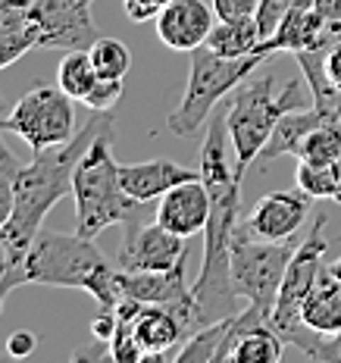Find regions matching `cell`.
<instances>
[{
	"label": "cell",
	"mask_w": 341,
	"mask_h": 363,
	"mask_svg": "<svg viewBox=\"0 0 341 363\" xmlns=\"http://www.w3.org/2000/svg\"><path fill=\"white\" fill-rule=\"evenodd\" d=\"M225 110H213L210 132L201 147V179L210 188V223L203 229V263L191 282L201 323L229 320L238 313V291L232 285V238L241 225V179L229 154Z\"/></svg>",
	"instance_id": "cell-1"
},
{
	"label": "cell",
	"mask_w": 341,
	"mask_h": 363,
	"mask_svg": "<svg viewBox=\"0 0 341 363\" xmlns=\"http://www.w3.org/2000/svg\"><path fill=\"white\" fill-rule=\"evenodd\" d=\"M101 135H116V123L113 113H94L91 110L88 123L72 135L66 145L38 150L35 160L26 163L16 176V210H13L10 223L0 229V245L6 247L13 260V272L22 263L26 251L32 247L35 235L44 229V219L57 207L66 194H72V179L79 169L82 157L94 145ZM10 272V279H13ZM6 294H10V282H6Z\"/></svg>",
	"instance_id": "cell-2"
},
{
	"label": "cell",
	"mask_w": 341,
	"mask_h": 363,
	"mask_svg": "<svg viewBox=\"0 0 341 363\" xmlns=\"http://www.w3.org/2000/svg\"><path fill=\"white\" fill-rule=\"evenodd\" d=\"M19 285H57V289L88 291L104 310H116L119 267H113L94 238H82L79 232L41 229L26 251L22 263L10 279V291Z\"/></svg>",
	"instance_id": "cell-3"
},
{
	"label": "cell",
	"mask_w": 341,
	"mask_h": 363,
	"mask_svg": "<svg viewBox=\"0 0 341 363\" xmlns=\"http://www.w3.org/2000/svg\"><path fill=\"white\" fill-rule=\"evenodd\" d=\"M304 88H307V82L301 75V79H291L276 94V75L263 72V75H247L232 91V101L225 107V128H229L238 179H245V172L257 163L263 145L269 141L272 128H276V123L288 110L313 107V101H307Z\"/></svg>",
	"instance_id": "cell-4"
},
{
	"label": "cell",
	"mask_w": 341,
	"mask_h": 363,
	"mask_svg": "<svg viewBox=\"0 0 341 363\" xmlns=\"http://www.w3.org/2000/svg\"><path fill=\"white\" fill-rule=\"evenodd\" d=\"M75 232L97 238L110 225H138L150 210V201H135L119 182V163L113 157V135H101L82 157L72 179Z\"/></svg>",
	"instance_id": "cell-5"
},
{
	"label": "cell",
	"mask_w": 341,
	"mask_h": 363,
	"mask_svg": "<svg viewBox=\"0 0 341 363\" xmlns=\"http://www.w3.org/2000/svg\"><path fill=\"white\" fill-rule=\"evenodd\" d=\"M267 57L251 54V57H219L207 44L191 50V75H188L185 94H181L179 107L169 113L166 119V128L179 138H191L198 128L213 116L216 104L223 101L225 94H232L247 75H254L260 69V63Z\"/></svg>",
	"instance_id": "cell-6"
},
{
	"label": "cell",
	"mask_w": 341,
	"mask_h": 363,
	"mask_svg": "<svg viewBox=\"0 0 341 363\" xmlns=\"http://www.w3.org/2000/svg\"><path fill=\"white\" fill-rule=\"evenodd\" d=\"M291 254H294V238L263 241L251 235L245 219H241L238 232L232 238V285L238 291V298H245L247 304L260 307L263 313L272 316Z\"/></svg>",
	"instance_id": "cell-7"
},
{
	"label": "cell",
	"mask_w": 341,
	"mask_h": 363,
	"mask_svg": "<svg viewBox=\"0 0 341 363\" xmlns=\"http://www.w3.org/2000/svg\"><path fill=\"white\" fill-rule=\"evenodd\" d=\"M75 104L60 85H35L19 97L13 113L4 116V132H13L28 147L47 150L75 135Z\"/></svg>",
	"instance_id": "cell-8"
},
{
	"label": "cell",
	"mask_w": 341,
	"mask_h": 363,
	"mask_svg": "<svg viewBox=\"0 0 341 363\" xmlns=\"http://www.w3.org/2000/svg\"><path fill=\"white\" fill-rule=\"evenodd\" d=\"M325 223H329V216L320 213L313 219L310 235L294 247L291 260H288V269H285V279H282V289H279L276 307H272L269 323H272V329L285 338V345L294 332L304 326V320H301V307H304L307 294L313 291L320 272L325 269V251H329Z\"/></svg>",
	"instance_id": "cell-9"
},
{
	"label": "cell",
	"mask_w": 341,
	"mask_h": 363,
	"mask_svg": "<svg viewBox=\"0 0 341 363\" xmlns=\"http://www.w3.org/2000/svg\"><path fill=\"white\" fill-rule=\"evenodd\" d=\"M94 0H32V22L41 50H91L101 28L91 16Z\"/></svg>",
	"instance_id": "cell-10"
},
{
	"label": "cell",
	"mask_w": 341,
	"mask_h": 363,
	"mask_svg": "<svg viewBox=\"0 0 341 363\" xmlns=\"http://www.w3.org/2000/svg\"><path fill=\"white\" fill-rule=\"evenodd\" d=\"M181 260H188V238L169 232L166 225L138 223L128 225L123 245L116 254V267L123 272H154V269H172Z\"/></svg>",
	"instance_id": "cell-11"
},
{
	"label": "cell",
	"mask_w": 341,
	"mask_h": 363,
	"mask_svg": "<svg viewBox=\"0 0 341 363\" xmlns=\"http://www.w3.org/2000/svg\"><path fill=\"white\" fill-rule=\"evenodd\" d=\"M310 201L301 188L288 191H269L254 203V210L245 216L247 232L263 241H291L298 229L307 223Z\"/></svg>",
	"instance_id": "cell-12"
},
{
	"label": "cell",
	"mask_w": 341,
	"mask_h": 363,
	"mask_svg": "<svg viewBox=\"0 0 341 363\" xmlns=\"http://www.w3.org/2000/svg\"><path fill=\"white\" fill-rule=\"evenodd\" d=\"M341 35V26L325 22V16L316 6H294L285 13V19L276 26L267 41H260L257 54L272 57V54H301V50H313L323 44L335 41Z\"/></svg>",
	"instance_id": "cell-13"
},
{
	"label": "cell",
	"mask_w": 341,
	"mask_h": 363,
	"mask_svg": "<svg viewBox=\"0 0 341 363\" xmlns=\"http://www.w3.org/2000/svg\"><path fill=\"white\" fill-rule=\"evenodd\" d=\"M154 219L181 238L201 235L210 223V188L203 185V179L169 188L157 203Z\"/></svg>",
	"instance_id": "cell-14"
},
{
	"label": "cell",
	"mask_w": 341,
	"mask_h": 363,
	"mask_svg": "<svg viewBox=\"0 0 341 363\" xmlns=\"http://www.w3.org/2000/svg\"><path fill=\"white\" fill-rule=\"evenodd\" d=\"M213 6L203 0H172L169 6L157 16V38L172 50H185L191 54L194 48L207 44L213 32Z\"/></svg>",
	"instance_id": "cell-15"
},
{
	"label": "cell",
	"mask_w": 341,
	"mask_h": 363,
	"mask_svg": "<svg viewBox=\"0 0 341 363\" xmlns=\"http://www.w3.org/2000/svg\"><path fill=\"white\" fill-rule=\"evenodd\" d=\"M135 338H138V347H141V363L144 360H176V351L188 338V332L176 310L141 304L138 320H135Z\"/></svg>",
	"instance_id": "cell-16"
},
{
	"label": "cell",
	"mask_w": 341,
	"mask_h": 363,
	"mask_svg": "<svg viewBox=\"0 0 341 363\" xmlns=\"http://www.w3.org/2000/svg\"><path fill=\"white\" fill-rule=\"evenodd\" d=\"M194 179H201V169H188L163 157L147 163H119V182L135 201H160L169 188Z\"/></svg>",
	"instance_id": "cell-17"
},
{
	"label": "cell",
	"mask_w": 341,
	"mask_h": 363,
	"mask_svg": "<svg viewBox=\"0 0 341 363\" xmlns=\"http://www.w3.org/2000/svg\"><path fill=\"white\" fill-rule=\"evenodd\" d=\"M323 123H335V119H329L325 113H320L316 107L288 110L285 116L276 123V128H272L269 141L263 145L260 157H257V166H260V169H267V166L272 160H279V157H298L301 141H304L307 135L313 132L316 125H323Z\"/></svg>",
	"instance_id": "cell-18"
},
{
	"label": "cell",
	"mask_w": 341,
	"mask_h": 363,
	"mask_svg": "<svg viewBox=\"0 0 341 363\" xmlns=\"http://www.w3.org/2000/svg\"><path fill=\"white\" fill-rule=\"evenodd\" d=\"M301 320L316 332H341V282L329 272V267L320 272L313 291L307 294Z\"/></svg>",
	"instance_id": "cell-19"
},
{
	"label": "cell",
	"mask_w": 341,
	"mask_h": 363,
	"mask_svg": "<svg viewBox=\"0 0 341 363\" xmlns=\"http://www.w3.org/2000/svg\"><path fill=\"white\" fill-rule=\"evenodd\" d=\"M263 35H260V26H257L254 16H245V19H219V26H213V32L207 38V48L219 57H251L257 54L260 48Z\"/></svg>",
	"instance_id": "cell-20"
},
{
	"label": "cell",
	"mask_w": 341,
	"mask_h": 363,
	"mask_svg": "<svg viewBox=\"0 0 341 363\" xmlns=\"http://www.w3.org/2000/svg\"><path fill=\"white\" fill-rule=\"evenodd\" d=\"M229 329H232V316L198 329L194 335H188L181 342V347L176 351V363H219L225 338H229Z\"/></svg>",
	"instance_id": "cell-21"
},
{
	"label": "cell",
	"mask_w": 341,
	"mask_h": 363,
	"mask_svg": "<svg viewBox=\"0 0 341 363\" xmlns=\"http://www.w3.org/2000/svg\"><path fill=\"white\" fill-rule=\"evenodd\" d=\"M97 69H94V60H91L88 50H66L63 63L57 69V85L72 97V101H85V94L97 85Z\"/></svg>",
	"instance_id": "cell-22"
},
{
	"label": "cell",
	"mask_w": 341,
	"mask_h": 363,
	"mask_svg": "<svg viewBox=\"0 0 341 363\" xmlns=\"http://www.w3.org/2000/svg\"><path fill=\"white\" fill-rule=\"evenodd\" d=\"M298 188L313 201H335L341 203V163H329V166H313V163H298L294 172Z\"/></svg>",
	"instance_id": "cell-23"
},
{
	"label": "cell",
	"mask_w": 341,
	"mask_h": 363,
	"mask_svg": "<svg viewBox=\"0 0 341 363\" xmlns=\"http://www.w3.org/2000/svg\"><path fill=\"white\" fill-rule=\"evenodd\" d=\"M138 310H141V301H132V298H123L116 304V329H113V338H110V351H113V360L119 363H141V347H138V338H135Z\"/></svg>",
	"instance_id": "cell-24"
},
{
	"label": "cell",
	"mask_w": 341,
	"mask_h": 363,
	"mask_svg": "<svg viewBox=\"0 0 341 363\" xmlns=\"http://www.w3.org/2000/svg\"><path fill=\"white\" fill-rule=\"evenodd\" d=\"M298 160L313 163V166H329L341 163V125L338 123H323L301 141Z\"/></svg>",
	"instance_id": "cell-25"
},
{
	"label": "cell",
	"mask_w": 341,
	"mask_h": 363,
	"mask_svg": "<svg viewBox=\"0 0 341 363\" xmlns=\"http://www.w3.org/2000/svg\"><path fill=\"white\" fill-rule=\"evenodd\" d=\"M91 60H94V69L97 75H104V79H123V75L132 69V54H128V48L123 41H116V38H97L94 44H91Z\"/></svg>",
	"instance_id": "cell-26"
},
{
	"label": "cell",
	"mask_w": 341,
	"mask_h": 363,
	"mask_svg": "<svg viewBox=\"0 0 341 363\" xmlns=\"http://www.w3.org/2000/svg\"><path fill=\"white\" fill-rule=\"evenodd\" d=\"M22 163L10 154V147L0 138V229L10 223L13 210H16V176Z\"/></svg>",
	"instance_id": "cell-27"
},
{
	"label": "cell",
	"mask_w": 341,
	"mask_h": 363,
	"mask_svg": "<svg viewBox=\"0 0 341 363\" xmlns=\"http://www.w3.org/2000/svg\"><path fill=\"white\" fill-rule=\"evenodd\" d=\"M32 28V0H0V38H13Z\"/></svg>",
	"instance_id": "cell-28"
},
{
	"label": "cell",
	"mask_w": 341,
	"mask_h": 363,
	"mask_svg": "<svg viewBox=\"0 0 341 363\" xmlns=\"http://www.w3.org/2000/svg\"><path fill=\"white\" fill-rule=\"evenodd\" d=\"M119 97H123V79H97V85L85 94V107L94 110V113H113V107L119 104Z\"/></svg>",
	"instance_id": "cell-29"
},
{
	"label": "cell",
	"mask_w": 341,
	"mask_h": 363,
	"mask_svg": "<svg viewBox=\"0 0 341 363\" xmlns=\"http://www.w3.org/2000/svg\"><path fill=\"white\" fill-rule=\"evenodd\" d=\"M294 10V0H260V6H257V26H260V35L263 41L276 32V26L285 19V13Z\"/></svg>",
	"instance_id": "cell-30"
},
{
	"label": "cell",
	"mask_w": 341,
	"mask_h": 363,
	"mask_svg": "<svg viewBox=\"0 0 341 363\" xmlns=\"http://www.w3.org/2000/svg\"><path fill=\"white\" fill-rule=\"evenodd\" d=\"M32 48H38V32H22V35H13V38H0V69H6L10 63H16L28 54Z\"/></svg>",
	"instance_id": "cell-31"
},
{
	"label": "cell",
	"mask_w": 341,
	"mask_h": 363,
	"mask_svg": "<svg viewBox=\"0 0 341 363\" xmlns=\"http://www.w3.org/2000/svg\"><path fill=\"white\" fill-rule=\"evenodd\" d=\"M172 0H123V10L132 22H150L169 6Z\"/></svg>",
	"instance_id": "cell-32"
},
{
	"label": "cell",
	"mask_w": 341,
	"mask_h": 363,
	"mask_svg": "<svg viewBox=\"0 0 341 363\" xmlns=\"http://www.w3.org/2000/svg\"><path fill=\"white\" fill-rule=\"evenodd\" d=\"M260 0H213V13L216 19H245L257 16Z\"/></svg>",
	"instance_id": "cell-33"
},
{
	"label": "cell",
	"mask_w": 341,
	"mask_h": 363,
	"mask_svg": "<svg viewBox=\"0 0 341 363\" xmlns=\"http://www.w3.org/2000/svg\"><path fill=\"white\" fill-rule=\"evenodd\" d=\"M35 347H38V335L35 332H28V329H19V332H13V335L6 338V354L16 357V360L32 357Z\"/></svg>",
	"instance_id": "cell-34"
},
{
	"label": "cell",
	"mask_w": 341,
	"mask_h": 363,
	"mask_svg": "<svg viewBox=\"0 0 341 363\" xmlns=\"http://www.w3.org/2000/svg\"><path fill=\"white\" fill-rule=\"evenodd\" d=\"M72 360H113L110 342H104V338H91V345L72 351Z\"/></svg>",
	"instance_id": "cell-35"
},
{
	"label": "cell",
	"mask_w": 341,
	"mask_h": 363,
	"mask_svg": "<svg viewBox=\"0 0 341 363\" xmlns=\"http://www.w3.org/2000/svg\"><path fill=\"white\" fill-rule=\"evenodd\" d=\"M325 72H329L332 85L341 88V35L329 44V54H325Z\"/></svg>",
	"instance_id": "cell-36"
},
{
	"label": "cell",
	"mask_w": 341,
	"mask_h": 363,
	"mask_svg": "<svg viewBox=\"0 0 341 363\" xmlns=\"http://www.w3.org/2000/svg\"><path fill=\"white\" fill-rule=\"evenodd\" d=\"M313 6L325 16V22H332V26H341V0H316Z\"/></svg>",
	"instance_id": "cell-37"
},
{
	"label": "cell",
	"mask_w": 341,
	"mask_h": 363,
	"mask_svg": "<svg viewBox=\"0 0 341 363\" xmlns=\"http://www.w3.org/2000/svg\"><path fill=\"white\" fill-rule=\"evenodd\" d=\"M10 272H13V260L6 254V247L0 245V291L6 294V282H10Z\"/></svg>",
	"instance_id": "cell-38"
},
{
	"label": "cell",
	"mask_w": 341,
	"mask_h": 363,
	"mask_svg": "<svg viewBox=\"0 0 341 363\" xmlns=\"http://www.w3.org/2000/svg\"><path fill=\"white\" fill-rule=\"evenodd\" d=\"M329 272H332V276H335L338 282H341V257H338L335 263H329Z\"/></svg>",
	"instance_id": "cell-39"
},
{
	"label": "cell",
	"mask_w": 341,
	"mask_h": 363,
	"mask_svg": "<svg viewBox=\"0 0 341 363\" xmlns=\"http://www.w3.org/2000/svg\"><path fill=\"white\" fill-rule=\"evenodd\" d=\"M4 298H6V294H4V291H0V316H4Z\"/></svg>",
	"instance_id": "cell-40"
},
{
	"label": "cell",
	"mask_w": 341,
	"mask_h": 363,
	"mask_svg": "<svg viewBox=\"0 0 341 363\" xmlns=\"http://www.w3.org/2000/svg\"><path fill=\"white\" fill-rule=\"evenodd\" d=\"M0 128H4V116H0Z\"/></svg>",
	"instance_id": "cell-41"
},
{
	"label": "cell",
	"mask_w": 341,
	"mask_h": 363,
	"mask_svg": "<svg viewBox=\"0 0 341 363\" xmlns=\"http://www.w3.org/2000/svg\"><path fill=\"white\" fill-rule=\"evenodd\" d=\"M338 125H341V119H338Z\"/></svg>",
	"instance_id": "cell-42"
}]
</instances>
